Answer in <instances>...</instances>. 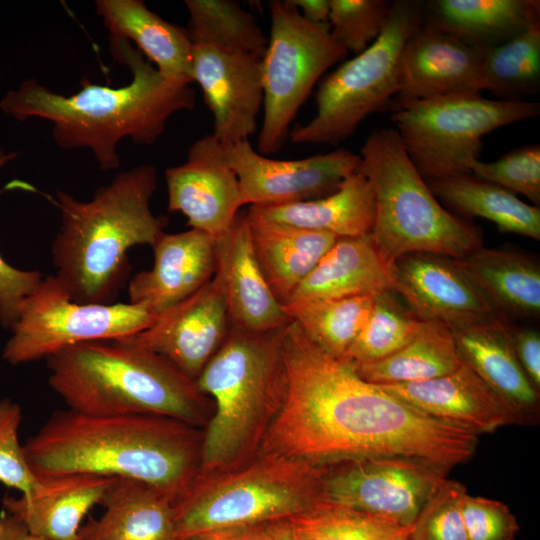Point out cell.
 <instances>
[{
	"mask_svg": "<svg viewBox=\"0 0 540 540\" xmlns=\"http://www.w3.org/2000/svg\"><path fill=\"white\" fill-rule=\"evenodd\" d=\"M462 364L452 331L441 323L422 320L415 336L400 350L380 361L353 366L365 381L385 385L438 378Z\"/></svg>",
	"mask_w": 540,
	"mask_h": 540,
	"instance_id": "cell-33",
	"label": "cell"
},
{
	"mask_svg": "<svg viewBox=\"0 0 540 540\" xmlns=\"http://www.w3.org/2000/svg\"><path fill=\"white\" fill-rule=\"evenodd\" d=\"M168 211L187 218L191 229L219 238L233 224L244 200L225 145L213 135L196 139L185 162L165 170Z\"/></svg>",
	"mask_w": 540,
	"mask_h": 540,
	"instance_id": "cell-15",
	"label": "cell"
},
{
	"mask_svg": "<svg viewBox=\"0 0 540 540\" xmlns=\"http://www.w3.org/2000/svg\"><path fill=\"white\" fill-rule=\"evenodd\" d=\"M451 331L463 363L516 413L521 424H537L539 390L517 359L509 322Z\"/></svg>",
	"mask_w": 540,
	"mask_h": 540,
	"instance_id": "cell-25",
	"label": "cell"
},
{
	"mask_svg": "<svg viewBox=\"0 0 540 540\" xmlns=\"http://www.w3.org/2000/svg\"><path fill=\"white\" fill-rule=\"evenodd\" d=\"M433 195L467 217H482L502 232L540 239V209L515 194L472 174L425 179Z\"/></svg>",
	"mask_w": 540,
	"mask_h": 540,
	"instance_id": "cell-32",
	"label": "cell"
},
{
	"mask_svg": "<svg viewBox=\"0 0 540 540\" xmlns=\"http://www.w3.org/2000/svg\"><path fill=\"white\" fill-rule=\"evenodd\" d=\"M396 284V261L388 257L368 233L339 238L289 302L374 296L395 291Z\"/></svg>",
	"mask_w": 540,
	"mask_h": 540,
	"instance_id": "cell-24",
	"label": "cell"
},
{
	"mask_svg": "<svg viewBox=\"0 0 540 540\" xmlns=\"http://www.w3.org/2000/svg\"><path fill=\"white\" fill-rule=\"evenodd\" d=\"M109 47L131 72L127 85L113 88L84 79L80 91L65 96L31 78L6 93L1 110L19 121L51 122L59 148L89 149L100 170L118 169L119 143L129 138L137 145L154 144L174 113L195 107V92L191 84L163 76L129 41L109 37Z\"/></svg>",
	"mask_w": 540,
	"mask_h": 540,
	"instance_id": "cell-2",
	"label": "cell"
},
{
	"mask_svg": "<svg viewBox=\"0 0 540 540\" xmlns=\"http://www.w3.org/2000/svg\"><path fill=\"white\" fill-rule=\"evenodd\" d=\"M174 499L144 482L115 478L98 520L81 528L79 540H177Z\"/></svg>",
	"mask_w": 540,
	"mask_h": 540,
	"instance_id": "cell-27",
	"label": "cell"
},
{
	"mask_svg": "<svg viewBox=\"0 0 540 540\" xmlns=\"http://www.w3.org/2000/svg\"><path fill=\"white\" fill-rule=\"evenodd\" d=\"M156 318L143 306L129 302H77L50 275L22 301L2 357L13 366L47 359L75 344L132 336Z\"/></svg>",
	"mask_w": 540,
	"mask_h": 540,
	"instance_id": "cell-12",
	"label": "cell"
},
{
	"mask_svg": "<svg viewBox=\"0 0 540 540\" xmlns=\"http://www.w3.org/2000/svg\"><path fill=\"white\" fill-rule=\"evenodd\" d=\"M539 113V102L464 93L418 101L393 112L391 120L415 168L424 179H435L471 174L484 135Z\"/></svg>",
	"mask_w": 540,
	"mask_h": 540,
	"instance_id": "cell-10",
	"label": "cell"
},
{
	"mask_svg": "<svg viewBox=\"0 0 540 540\" xmlns=\"http://www.w3.org/2000/svg\"><path fill=\"white\" fill-rule=\"evenodd\" d=\"M325 469L260 453L228 471L198 473L174 502L176 538L286 520L322 500Z\"/></svg>",
	"mask_w": 540,
	"mask_h": 540,
	"instance_id": "cell-8",
	"label": "cell"
},
{
	"mask_svg": "<svg viewBox=\"0 0 540 540\" xmlns=\"http://www.w3.org/2000/svg\"><path fill=\"white\" fill-rule=\"evenodd\" d=\"M201 441L197 427L169 417L67 409L54 412L23 449L37 476L87 473L135 479L176 500L199 472Z\"/></svg>",
	"mask_w": 540,
	"mask_h": 540,
	"instance_id": "cell-3",
	"label": "cell"
},
{
	"mask_svg": "<svg viewBox=\"0 0 540 540\" xmlns=\"http://www.w3.org/2000/svg\"><path fill=\"white\" fill-rule=\"evenodd\" d=\"M421 322L396 291L377 294L366 323L342 359L354 366L385 359L412 340Z\"/></svg>",
	"mask_w": 540,
	"mask_h": 540,
	"instance_id": "cell-38",
	"label": "cell"
},
{
	"mask_svg": "<svg viewBox=\"0 0 540 540\" xmlns=\"http://www.w3.org/2000/svg\"><path fill=\"white\" fill-rule=\"evenodd\" d=\"M267 524L214 530L177 540H266Z\"/></svg>",
	"mask_w": 540,
	"mask_h": 540,
	"instance_id": "cell-46",
	"label": "cell"
},
{
	"mask_svg": "<svg viewBox=\"0 0 540 540\" xmlns=\"http://www.w3.org/2000/svg\"><path fill=\"white\" fill-rule=\"evenodd\" d=\"M396 267L395 291L421 320L450 330L509 322L449 257L413 253L396 260Z\"/></svg>",
	"mask_w": 540,
	"mask_h": 540,
	"instance_id": "cell-19",
	"label": "cell"
},
{
	"mask_svg": "<svg viewBox=\"0 0 540 540\" xmlns=\"http://www.w3.org/2000/svg\"><path fill=\"white\" fill-rule=\"evenodd\" d=\"M461 512L468 540H515L520 529L509 507L498 500L466 493Z\"/></svg>",
	"mask_w": 540,
	"mask_h": 540,
	"instance_id": "cell-43",
	"label": "cell"
},
{
	"mask_svg": "<svg viewBox=\"0 0 540 540\" xmlns=\"http://www.w3.org/2000/svg\"><path fill=\"white\" fill-rule=\"evenodd\" d=\"M48 384L69 410L148 414L194 427L208 401L196 382L161 355L125 338L75 344L48 357Z\"/></svg>",
	"mask_w": 540,
	"mask_h": 540,
	"instance_id": "cell-5",
	"label": "cell"
},
{
	"mask_svg": "<svg viewBox=\"0 0 540 540\" xmlns=\"http://www.w3.org/2000/svg\"><path fill=\"white\" fill-rule=\"evenodd\" d=\"M217 281L232 328L261 333L286 326L284 311L256 260L246 212H239L229 230L215 239Z\"/></svg>",
	"mask_w": 540,
	"mask_h": 540,
	"instance_id": "cell-20",
	"label": "cell"
},
{
	"mask_svg": "<svg viewBox=\"0 0 540 540\" xmlns=\"http://www.w3.org/2000/svg\"><path fill=\"white\" fill-rule=\"evenodd\" d=\"M95 8L109 37L132 41L169 80L193 82V43L186 28L163 19L148 9L142 0H97Z\"/></svg>",
	"mask_w": 540,
	"mask_h": 540,
	"instance_id": "cell-26",
	"label": "cell"
},
{
	"mask_svg": "<svg viewBox=\"0 0 540 540\" xmlns=\"http://www.w3.org/2000/svg\"><path fill=\"white\" fill-rule=\"evenodd\" d=\"M539 21V0H430L423 7V24L480 51L519 36Z\"/></svg>",
	"mask_w": 540,
	"mask_h": 540,
	"instance_id": "cell-30",
	"label": "cell"
},
{
	"mask_svg": "<svg viewBox=\"0 0 540 540\" xmlns=\"http://www.w3.org/2000/svg\"><path fill=\"white\" fill-rule=\"evenodd\" d=\"M21 406L10 398L0 400V483L20 494L31 491L38 477L31 469L19 442Z\"/></svg>",
	"mask_w": 540,
	"mask_h": 540,
	"instance_id": "cell-42",
	"label": "cell"
},
{
	"mask_svg": "<svg viewBox=\"0 0 540 540\" xmlns=\"http://www.w3.org/2000/svg\"><path fill=\"white\" fill-rule=\"evenodd\" d=\"M151 247L153 267L130 279L128 297L129 303L158 316L213 278L215 239L197 229L175 234L163 232Z\"/></svg>",
	"mask_w": 540,
	"mask_h": 540,
	"instance_id": "cell-21",
	"label": "cell"
},
{
	"mask_svg": "<svg viewBox=\"0 0 540 540\" xmlns=\"http://www.w3.org/2000/svg\"><path fill=\"white\" fill-rule=\"evenodd\" d=\"M266 540H299L286 520L267 524Z\"/></svg>",
	"mask_w": 540,
	"mask_h": 540,
	"instance_id": "cell-49",
	"label": "cell"
},
{
	"mask_svg": "<svg viewBox=\"0 0 540 540\" xmlns=\"http://www.w3.org/2000/svg\"><path fill=\"white\" fill-rule=\"evenodd\" d=\"M466 493L460 482L443 479L412 524L410 540H468L461 512Z\"/></svg>",
	"mask_w": 540,
	"mask_h": 540,
	"instance_id": "cell-41",
	"label": "cell"
},
{
	"mask_svg": "<svg viewBox=\"0 0 540 540\" xmlns=\"http://www.w3.org/2000/svg\"><path fill=\"white\" fill-rule=\"evenodd\" d=\"M245 205H282L322 198L357 171L358 154L339 148L296 160L262 155L249 140L225 145Z\"/></svg>",
	"mask_w": 540,
	"mask_h": 540,
	"instance_id": "cell-14",
	"label": "cell"
},
{
	"mask_svg": "<svg viewBox=\"0 0 540 540\" xmlns=\"http://www.w3.org/2000/svg\"><path fill=\"white\" fill-rule=\"evenodd\" d=\"M17 157V153L0 149V168ZM38 271L21 270L8 264L0 255V324L10 329L22 301L40 284Z\"/></svg>",
	"mask_w": 540,
	"mask_h": 540,
	"instance_id": "cell-44",
	"label": "cell"
},
{
	"mask_svg": "<svg viewBox=\"0 0 540 540\" xmlns=\"http://www.w3.org/2000/svg\"><path fill=\"white\" fill-rule=\"evenodd\" d=\"M299 540H408L411 526L326 500L289 517Z\"/></svg>",
	"mask_w": 540,
	"mask_h": 540,
	"instance_id": "cell-37",
	"label": "cell"
},
{
	"mask_svg": "<svg viewBox=\"0 0 540 540\" xmlns=\"http://www.w3.org/2000/svg\"><path fill=\"white\" fill-rule=\"evenodd\" d=\"M286 388L260 446L327 466L367 457H403L444 473L468 462L479 435L432 418L362 379L349 362L315 345L290 321L284 330Z\"/></svg>",
	"mask_w": 540,
	"mask_h": 540,
	"instance_id": "cell-1",
	"label": "cell"
},
{
	"mask_svg": "<svg viewBox=\"0 0 540 540\" xmlns=\"http://www.w3.org/2000/svg\"><path fill=\"white\" fill-rule=\"evenodd\" d=\"M0 540H45L29 533L26 528L8 515L0 513Z\"/></svg>",
	"mask_w": 540,
	"mask_h": 540,
	"instance_id": "cell-48",
	"label": "cell"
},
{
	"mask_svg": "<svg viewBox=\"0 0 540 540\" xmlns=\"http://www.w3.org/2000/svg\"><path fill=\"white\" fill-rule=\"evenodd\" d=\"M391 5L388 0H331L332 38L348 53H362L380 35Z\"/></svg>",
	"mask_w": 540,
	"mask_h": 540,
	"instance_id": "cell-39",
	"label": "cell"
},
{
	"mask_svg": "<svg viewBox=\"0 0 540 540\" xmlns=\"http://www.w3.org/2000/svg\"><path fill=\"white\" fill-rule=\"evenodd\" d=\"M359 156L357 171L375 195L371 234L392 260L413 253L456 259L483 246L480 229L449 212L433 195L395 128L372 130Z\"/></svg>",
	"mask_w": 540,
	"mask_h": 540,
	"instance_id": "cell-7",
	"label": "cell"
},
{
	"mask_svg": "<svg viewBox=\"0 0 540 540\" xmlns=\"http://www.w3.org/2000/svg\"><path fill=\"white\" fill-rule=\"evenodd\" d=\"M193 44L263 57L268 38L256 16L233 0H185Z\"/></svg>",
	"mask_w": 540,
	"mask_h": 540,
	"instance_id": "cell-35",
	"label": "cell"
},
{
	"mask_svg": "<svg viewBox=\"0 0 540 540\" xmlns=\"http://www.w3.org/2000/svg\"><path fill=\"white\" fill-rule=\"evenodd\" d=\"M379 386L426 415L477 435L521 425L516 413L464 363L438 378Z\"/></svg>",
	"mask_w": 540,
	"mask_h": 540,
	"instance_id": "cell-22",
	"label": "cell"
},
{
	"mask_svg": "<svg viewBox=\"0 0 540 540\" xmlns=\"http://www.w3.org/2000/svg\"><path fill=\"white\" fill-rule=\"evenodd\" d=\"M270 36L263 57V121L257 151L275 154L289 138L290 125L325 72L348 52L329 25L305 20L289 0L268 4Z\"/></svg>",
	"mask_w": 540,
	"mask_h": 540,
	"instance_id": "cell-11",
	"label": "cell"
},
{
	"mask_svg": "<svg viewBox=\"0 0 540 540\" xmlns=\"http://www.w3.org/2000/svg\"><path fill=\"white\" fill-rule=\"evenodd\" d=\"M424 1L395 0L378 38L362 53L343 61L317 89L316 113L290 130L294 144L338 145L364 119L388 107L398 89L401 51L423 24Z\"/></svg>",
	"mask_w": 540,
	"mask_h": 540,
	"instance_id": "cell-9",
	"label": "cell"
},
{
	"mask_svg": "<svg viewBox=\"0 0 540 540\" xmlns=\"http://www.w3.org/2000/svg\"><path fill=\"white\" fill-rule=\"evenodd\" d=\"M286 326L261 333L231 327L196 379L214 404L202 434L199 474L234 469L260 449L284 398Z\"/></svg>",
	"mask_w": 540,
	"mask_h": 540,
	"instance_id": "cell-6",
	"label": "cell"
},
{
	"mask_svg": "<svg viewBox=\"0 0 540 540\" xmlns=\"http://www.w3.org/2000/svg\"><path fill=\"white\" fill-rule=\"evenodd\" d=\"M451 259L506 320L539 316L540 266L534 257L481 246L464 257Z\"/></svg>",
	"mask_w": 540,
	"mask_h": 540,
	"instance_id": "cell-29",
	"label": "cell"
},
{
	"mask_svg": "<svg viewBox=\"0 0 540 540\" xmlns=\"http://www.w3.org/2000/svg\"><path fill=\"white\" fill-rule=\"evenodd\" d=\"M247 218L258 265L272 293L284 306L339 238L329 233Z\"/></svg>",
	"mask_w": 540,
	"mask_h": 540,
	"instance_id": "cell-31",
	"label": "cell"
},
{
	"mask_svg": "<svg viewBox=\"0 0 540 540\" xmlns=\"http://www.w3.org/2000/svg\"><path fill=\"white\" fill-rule=\"evenodd\" d=\"M191 74L212 113V135L224 145L249 140L263 108L261 57L193 44Z\"/></svg>",
	"mask_w": 540,
	"mask_h": 540,
	"instance_id": "cell-16",
	"label": "cell"
},
{
	"mask_svg": "<svg viewBox=\"0 0 540 540\" xmlns=\"http://www.w3.org/2000/svg\"><path fill=\"white\" fill-rule=\"evenodd\" d=\"M322 500L411 526L446 473L403 457H367L325 466Z\"/></svg>",
	"mask_w": 540,
	"mask_h": 540,
	"instance_id": "cell-13",
	"label": "cell"
},
{
	"mask_svg": "<svg viewBox=\"0 0 540 540\" xmlns=\"http://www.w3.org/2000/svg\"><path fill=\"white\" fill-rule=\"evenodd\" d=\"M482 91L496 100L527 101L540 90V21L519 36L483 51Z\"/></svg>",
	"mask_w": 540,
	"mask_h": 540,
	"instance_id": "cell-34",
	"label": "cell"
},
{
	"mask_svg": "<svg viewBox=\"0 0 540 540\" xmlns=\"http://www.w3.org/2000/svg\"><path fill=\"white\" fill-rule=\"evenodd\" d=\"M408 540H410V537H409V539H408Z\"/></svg>",
	"mask_w": 540,
	"mask_h": 540,
	"instance_id": "cell-50",
	"label": "cell"
},
{
	"mask_svg": "<svg viewBox=\"0 0 540 540\" xmlns=\"http://www.w3.org/2000/svg\"><path fill=\"white\" fill-rule=\"evenodd\" d=\"M512 340L517 359L525 374L540 390V336L532 329H513Z\"/></svg>",
	"mask_w": 540,
	"mask_h": 540,
	"instance_id": "cell-45",
	"label": "cell"
},
{
	"mask_svg": "<svg viewBox=\"0 0 540 540\" xmlns=\"http://www.w3.org/2000/svg\"><path fill=\"white\" fill-rule=\"evenodd\" d=\"M375 213L372 185L358 171L328 196L282 205H252L246 211L249 218L329 233L338 238L371 233Z\"/></svg>",
	"mask_w": 540,
	"mask_h": 540,
	"instance_id": "cell-28",
	"label": "cell"
},
{
	"mask_svg": "<svg viewBox=\"0 0 540 540\" xmlns=\"http://www.w3.org/2000/svg\"><path fill=\"white\" fill-rule=\"evenodd\" d=\"M470 173L513 194L528 198L534 206L540 204V145L517 147L493 162L474 160Z\"/></svg>",
	"mask_w": 540,
	"mask_h": 540,
	"instance_id": "cell-40",
	"label": "cell"
},
{
	"mask_svg": "<svg viewBox=\"0 0 540 540\" xmlns=\"http://www.w3.org/2000/svg\"><path fill=\"white\" fill-rule=\"evenodd\" d=\"M37 477L31 491L19 497L6 496L2 503L8 515L45 540H79L82 520L101 504L115 479L87 473Z\"/></svg>",
	"mask_w": 540,
	"mask_h": 540,
	"instance_id": "cell-23",
	"label": "cell"
},
{
	"mask_svg": "<svg viewBox=\"0 0 540 540\" xmlns=\"http://www.w3.org/2000/svg\"><path fill=\"white\" fill-rule=\"evenodd\" d=\"M310 23L329 25L331 0H289Z\"/></svg>",
	"mask_w": 540,
	"mask_h": 540,
	"instance_id": "cell-47",
	"label": "cell"
},
{
	"mask_svg": "<svg viewBox=\"0 0 540 540\" xmlns=\"http://www.w3.org/2000/svg\"><path fill=\"white\" fill-rule=\"evenodd\" d=\"M482 58L483 51L422 24L403 46L398 89L387 109L396 112L434 97L480 93Z\"/></svg>",
	"mask_w": 540,
	"mask_h": 540,
	"instance_id": "cell-17",
	"label": "cell"
},
{
	"mask_svg": "<svg viewBox=\"0 0 540 540\" xmlns=\"http://www.w3.org/2000/svg\"><path fill=\"white\" fill-rule=\"evenodd\" d=\"M374 298L375 295L293 301L283 308L315 345L342 359L366 323Z\"/></svg>",
	"mask_w": 540,
	"mask_h": 540,
	"instance_id": "cell-36",
	"label": "cell"
},
{
	"mask_svg": "<svg viewBox=\"0 0 540 540\" xmlns=\"http://www.w3.org/2000/svg\"><path fill=\"white\" fill-rule=\"evenodd\" d=\"M230 328L224 296L212 278L158 315L148 328L125 339L161 355L196 381L224 343Z\"/></svg>",
	"mask_w": 540,
	"mask_h": 540,
	"instance_id": "cell-18",
	"label": "cell"
},
{
	"mask_svg": "<svg viewBox=\"0 0 540 540\" xmlns=\"http://www.w3.org/2000/svg\"><path fill=\"white\" fill-rule=\"evenodd\" d=\"M156 188L155 166L141 164L116 174L89 201L57 189L52 202L61 226L51 246L54 276L73 300L115 303L131 270L129 249L152 246L168 224L151 210Z\"/></svg>",
	"mask_w": 540,
	"mask_h": 540,
	"instance_id": "cell-4",
	"label": "cell"
}]
</instances>
